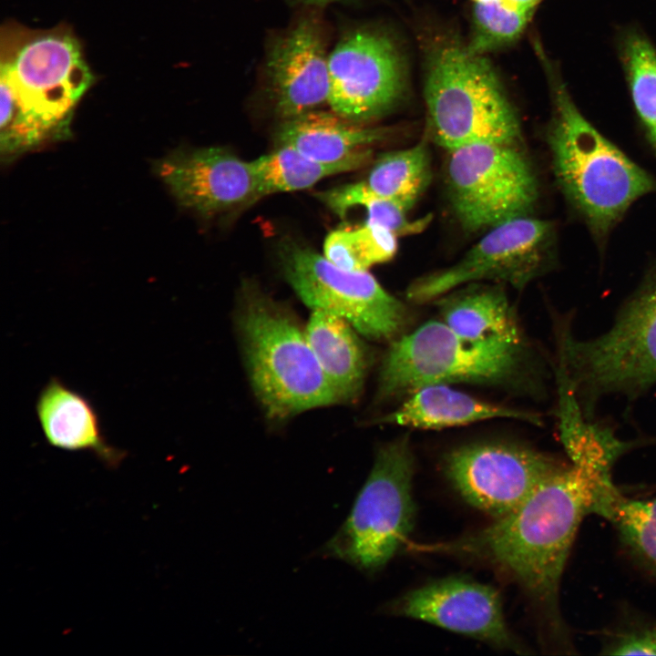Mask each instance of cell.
Masks as SVG:
<instances>
[{
    "label": "cell",
    "instance_id": "1",
    "mask_svg": "<svg viewBox=\"0 0 656 656\" xmlns=\"http://www.w3.org/2000/svg\"><path fill=\"white\" fill-rule=\"evenodd\" d=\"M575 465L564 466L518 508L456 539L414 547L489 565L523 590L547 646L569 653L573 646L561 614V578L583 518L597 514L614 487Z\"/></svg>",
    "mask_w": 656,
    "mask_h": 656
},
{
    "label": "cell",
    "instance_id": "2",
    "mask_svg": "<svg viewBox=\"0 0 656 656\" xmlns=\"http://www.w3.org/2000/svg\"><path fill=\"white\" fill-rule=\"evenodd\" d=\"M94 81L80 44L66 26L7 25L1 34V151L14 155L65 132Z\"/></svg>",
    "mask_w": 656,
    "mask_h": 656
},
{
    "label": "cell",
    "instance_id": "3",
    "mask_svg": "<svg viewBox=\"0 0 656 656\" xmlns=\"http://www.w3.org/2000/svg\"><path fill=\"white\" fill-rule=\"evenodd\" d=\"M553 114L548 143L555 176L593 233L603 237L654 179L604 138L580 113L559 74L543 55Z\"/></svg>",
    "mask_w": 656,
    "mask_h": 656
},
{
    "label": "cell",
    "instance_id": "4",
    "mask_svg": "<svg viewBox=\"0 0 656 656\" xmlns=\"http://www.w3.org/2000/svg\"><path fill=\"white\" fill-rule=\"evenodd\" d=\"M424 97L430 138L447 151L477 142L516 144L520 138L493 67L451 36L426 43Z\"/></svg>",
    "mask_w": 656,
    "mask_h": 656
},
{
    "label": "cell",
    "instance_id": "5",
    "mask_svg": "<svg viewBox=\"0 0 656 656\" xmlns=\"http://www.w3.org/2000/svg\"><path fill=\"white\" fill-rule=\"evenodd\" d=\"M541 364L525 342L469 341L428 322L390 345L380 369V400L435 384L467 382L540 388Z\"/></svg>",
    "mask_w": 656,
    "mask_h": 656
},
{
    "label": "cell",
    "instance_id": "6",
    "mask_svg": "<svg viewBox=\"0 0 656 656\" xmlns=\"http://www.w3.org/2000/svg\"><path fill=\"white\" fill-rule=\"evenodd\" d=\"M558 368L591 420L608 395L636 397L656 384V271L620 309L604 333L579 340L559 328Z\"/></svg>",
    "mask_w": 656,
    "mask_h": 656
},
{
    "label": "cell",
    "instance_id": "7",
    "mask_svg": "<svg viewBox=\"0 0 656 656\" xmlns=\"http://www.w3.org/2000/svg\"><path fill=\"white\" fill-rule=\"evenodd\" d=\"M240 328L251 381L268 415L285 418L340 401L305 332L250 284L243 291Z\"/></svg>",
    "mask_w": 656,
    "mask_h": 656
},
{
    "label": "cell",
    "instance_id": "8",
    "mask_svg": "<svg viewBox=\"0 0 656 656\" xmlns=\"http://www.w3.org/2000/svg\"><path fill=\"white\" fill-rule=\"evenodd\" d=\"M415 459L407 436L382 446L346 520L324 551L358 569L383 568L407 543L415 504Z\"/></svg>",
    "mask_w": 656,
    "mask_h": 656
},
{
    "label": "cell",
    "instance_id": "9",
    "mask_svg": "<svg viewBox=\"0 0 656 656\" xmlns=\"http://www.w3.org/2000/svg\"><path fill=\"white\" fill-rule=\"evenodd\" d=\"M284 277L313 310L346 320L374 340H395L409 322L406 306L386 292L367 271H347L292 240L279 247Z\"/></svg>",
    "mask_w": 656,
    "mask_h": 656
},
{
    "label": "cell",
    "instance_id": "10",
    "mask_svg": "<svg viewBox=\"0 0 656 656\" xmlns=\"http://www.w3.org/2000/svg\"><path fill=\"white\" fill-rule=\"evenodd\" d=\"M446 181L454 212L467 231L529 215L538 185L515 144L477 142L448 151Z\"/></svg>",
    "mask_w": 656,
    "mask_h": 656
},
{
    "label": "cell",
    "instance_id": "11",
    "mask_svg": "<svg viewBox=\"0 0 656 656\" xmlns=\"http://www.w3.org/2000/svg\"><path fill=\"white\" fill-rule=\"evenodd\" d=\"M553 245L554 226L549 221L529 215L506 220L488 229L452 266L416 279L407 289V298L425 302L480 281L521 289L547 270Z\"/></svg>",
    "mask_w": 656,
    "mask_h": 656
},
{
    "label": "cell",
    "instance_id": "12",
    "mask_svg": "<svg viewBox=\"0 0 656 656\" xmlns=\"http://www.w3.org/2000/svg\"><path fill=\"white\" fill-rule=\"evenodd\" d=\"M566 465L528 446L496 442L457 447L444 460L445 474L461 497L494 519L518 508Z\"/></svg>",
    "mask_w": 656,
    "mask_h": 656
},
{
    "label": "cell",
    "instance_id": "13",
    "mask_svg": "<svg viewBox=\"0 0 656 656\" xmlns=\"http://www.w3.org/2000/svg\"><path fill=\"white\" fill-rule=\"evenodd\" d=\"M333 111L355 123L377 118L402 99L403 60L395 44L379 30L358 28L340 39L328 57Z\"/></svg>",
    "mask_w": 656,
    "mask_h": 656
},
{
    "label": "cell",
    "instance_id": "14",
    "mask_svg": "<svg viewBox=\"0 0 656 656\" xmlns=\"http://www.w3.org/2000/svg\"><path fill=\"white\" fill-rule=\"evenodd\" d=\"M387 612L423 620L519 654L527 648L510 630L496 589L452 576L412 589L387 605Z\"/></svg>",
    "mask_w": 656,
    "mask_h": 656
},
{
    "label": "cell",
    "instance_id": "15",
    "mask_svg": "<svg viewBox=\"0 0 656 656\" xmlns=\"http://www.w3.org/2000/svg\"><path fill=\"white\" fill-rule=\"evenodd\" d=\"M328 57L322 23L313 14L272 40L265 60L266 87L280 118H292L328 102Z\"/></svg>",
    "mask_w": 656,
    "mask_h": 656
},
{
    "label": "cell",
    "instance_id": "16",
    "mask_svg": "<svg viewBox=\"0 0 656 656\" xmlns=\"http://www.w3.org/2000/svg\"><path fill=\"white\" fill-rule=\"evenodd\" d=\"M156 170L180 205L205 216L256 200L251 161L224 148L176 152L159 161Z\"/></svg>",
    "mask_w": 656,
    "mask_h": 656
},
{
    "label": "cell",
    "instance_id": "17",
    "mask_svg": "<svg viewBox=\"0 0 656 656\" xmlns=\"http://www.w3.org/2000/svg\"><path fill=\"white\" fill-rule=\"evenodd\" d=\"M36 413L45 438L52 446L92 452L110 468L118 467L127 456L106 439L92 402L56 376H52L39 392Z\"/></svg>",
    "mask_w": 656,
    "mask_h": 656
},
{
    "label": "cell",
    "instance_id": "18",
    "mask_svg": "<svg viewBox=\"0 0 656 656\" xmlns=\"http://www.w3.org/2000/svg\"><path fill=\"white\" fill-rule=\"evenodd\" d=\"M430 154L426 141L385 153L361 181L342 185L316 194L332 211L344 217L365 197L393 200L411 210L431 178Z\"/></svg>",
    "mask_w": 656,
    "mask_h": 656
},
{
    "label": "cell",
    "instance_id": "19",
    "mask_svg": "<svg viewBox=\"0 0 656 656\" xmlns=\"http://www.w3.org/2000/svg\"><path fill=\"white\" fill-rule=\"evenodd\" d=\"M385 128L364 127L336 113L309 111L285 119L277 130L279 146L292 147L322 162H339L372 153L386 138Z\"/></svg>",
    "mask_w": 656,
    "mask_h": 656
},
{
    "label": "cell",
    "instance_id": "20",
    "mask_svg": "<svg viewBox=\"0 0 656 656\" xmlns=\"http://www.w3.org/2000/svg\"><path fill=\"white\" fill-rule=\"evenodd\" d=\"M492 418H512L540 424L538 415L477 399L446 384L423 386L380 422L415 428L438 429Z\"/></svg>",
    "mask_w": 656,
    "mask_h": 656
},
{
    "label": "cell",
    "instance_id": "21",
    "mask_svg": "<svg viewBox=\"0 0 656 656\" xmlns=\"http://www.w3.org/2000/svg\"><path fill=\"white\" fill-rule=\"evenodd\" d=\"M354 328L344 319L313 310L305 329L307 340L340 401L360 393L367 366L366 354Z\"/></svg>",
    "mask_w": 656,
    "mask_h": 656
},
{
    "label": "cell",
    "instance_id": "22",
    "mask_svg": "<svg viewBox=\"0 0 656 656\" xmlns=\"http://www.w3.org/2000/svg\"><path fill=\"white\" fill-rule=\"evenodd\" d=\"M444 323L469 341H523L517 317L506 293L495 285H476L441 303Z\"/></svg>",
    "mask_w": 656,
    "mask_h": 656
},
{
    "label": "cell",
    "instance_id": "23",
    "mask_svg": "<svg viewBox=\"0 0 656 656\" xmlns=\"http://www.w3.org/2000/svg\"><path fill=\"white\" fill-rule=\"evenodd\" d=\"M559 393L560 438L572 464L603 479H611V468L619 457L633 446L613 431L590 424L578 404L563 374L556 370Z\"/></svg>",
    "mask_w": 656,
    "mask_h": 656
},
{
    "label": "cell",
    "instance_id": "24",
    "mask_svg": "<svg viewBox=\"0 0 656 656\" xmlns=\"http://www.w3.org/2000/svg\"><path fill=\"white\" fill-rule=\"evenodd\" d=\"M370 157L368 153L339 162H322L292 147L280 146L251 161L257 179L256 200L276 192L311 188L324 178L359 169Z\"/></svg>",
    "mask_w": 656,
    "mask_h": 656
},
{
    "label": "cell",
    "instance_id": "25",
    "mask_svg": "<svg viewBox=\"0 0 656 656\" xmlns=\"http://www.w3.org/2000/svg\"><path fill=\"white\" fill-rule=\"evenodd\" d=\"M600 517L611 521L629 555L656 579V497L630 498L617 488Z\"/></svg>",
    "mask_w": 656,
    "mask_h": 656
},
{
    "label": "cell",
    "instance_id": "26",
    "mask_svg": "<svg viewBox=\"0 0 656 656\" xmlns=\"http://www.w3.org/2000/svg\"><path fill=\"white\" fill-rule=\"evenodd\" d=\"M620 51L635 110L656 149V48L641 32L628 30Z\"/></svg>",
    "mask_w": 656,
    "mask_h": 656
},
{
    "label": "cell",
    "instance_id": "27",
    "mask_svg": "<svg viewBox=\"0 0 656 656\" xmlns=\"http://www.w3.org/2000/svg\"><path fill=\"white\" fill-rule=\"evenodd\" d=\"M397 249L396 235L387 229L366 223L354 229L330 232L323 244V256L347 271H367L390 261Z\"/></svg>",
    "mask_w": 656,
    "mask_h": 656
},
{
    "label": "cell",
    "instance_id": "28",
    "mask_svg": "<svg viewBox=\"0 0 656 656\" xmlns=\"http://www.w3.org/2000/svg\"><path fill=\"white\" fill-rule=\"evenodd\" d=\"M535 10H522L504 0L474 4L472 33L467 49L485 56L518 40L523 34Z\"/></svg>",
    "mask_w": 656,
    "mask_h": 656
},
{
    "label": "cell",
    "instance_id": "29",
    "mask_svg": "<svg viewBox=\"0 0 656 656\" xmlns=\"http://www.w3.org/2000/svg\"><path fill=\"white\" fill-rule=\"evenodd\" d=\"M358 206H364L366 209V223L384 227L396 236L418 232L428 221V219L410 220L407 217L409 210L397 202L385 199L365 197L360 200Z\"/></svg>",
    "mask_w": 656,
    "mask_h": 656
},
{
    "label": "cell",
    "instance_id": "30",
    "mask_svg": "<svg viewBox=\"0 0 656 656\" xmlns=\"http://www.w3.org/2000/svg\"><path fill=\"white\" fill-rule=\"evenodd\" d=\"M507 5L522 10H535L543 0H504Z\"/></svg>",
    "mask_w": 656,
    "mask_h": 656
},
{
    "label": "cell",
    "instance_id": "31",
    "mask_svg": "<svg viewBox=\"0 0 656 656\" xmlns=\"http://www.w3.org/2000/svg\"><path fill=\"white\" fill-rule=\"evenodd\" d=\"M306 5L321 6L339 0H297Z\"/></svg>",
    "mask_w": 656,
    "mask_h": 656
},
{
    "label": "cell",
    "instance_id": "32",
    "mask_svg": "<svg viewBox=\"0 0 656 656\" xmlns=\"http://www.w3.org/2000/svg\"><path fill=\"white\" fill-rule=\"evenodd\" d=\"M474 4H487L497 0H473Z\"/></svg>",
    "mask_w": 656,
    "mask_h": 656
}]
</instances>
